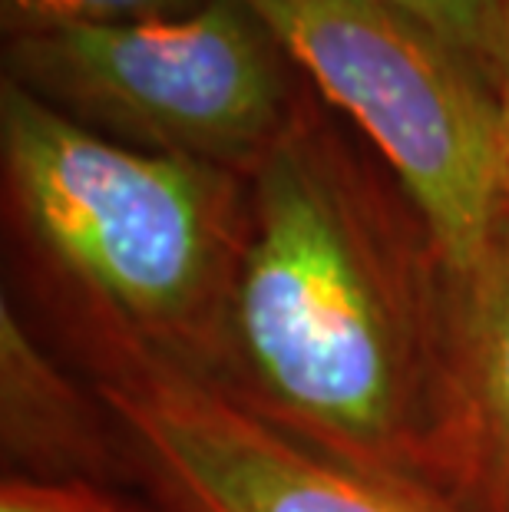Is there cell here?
<instances>
[{
	"instance_id": "obj_1",
	"label": "cell",
	"mask_w": 509,
	"mask_h": 512,
	"mask_svg": "<svg viewBox=\"0 0 509 512\" xmlns=\"http://www.w3.org/2000/svg\"><path fill=\"white\" fill-rule=\"evenodd\" d=\"M308 93L248 176L232 275L245 364L291 427L397 470L427 433L424 354L410 298L427 228L400 189Z\"/></svg>"
},
{
	"instance_id": "obj_2",
	"label": "cell",
	"mask_w": 509,
	"mask_h": 512,
	"mask_svg": "<svg viewBox=\"0 0 509 512\" xmlns=\"http://www.w3.org/2000/svg\"><path fill=\"white\" fill-rule=\"evenodd\" d=\"M0 169L17 232L80 288L143 328L189 321L248 232V176L143 152L0 83Z\"/></svg>"
},
{
	"instance_id": "obj_3",
	"label": "cell",
	"mask_w": 509,
	"mask_h": 512,
	"mask_svg": "<svg viewBox=\"0 0 509 512\" xmlns=\"http://www.w3.org/2000/svg\"><path fill=\"white\" fill-rule=\"evenodd\" d=\"M4 80L113 143L252 176L311 83L248 0L7 37Z\"/></svg>"
},
{
	"instance_id": "obj_4",
	"label": "cell",
	"mask_w": 509,
	"mask_h": 512,
	"mask_svg": "<svg viewBox=\"0 0 509 512\" xmlns=\"http://www.w3.org/2000/svg\"><path fill=\"white\" fill-rule=\"evenodd\" d=\"M314 93L377 149L447 278L470 271L506 219L493 80L387 0H248Z\"/></svg>"
},
{
	"instance_id": "obj_5",
	"label": "cell",
	"mask_w": 509,
	"mask_h": 512,
	"mask_svg": "<svg viewBox=\"0 0 509 512\" xmlns=\"http://www.w3.org/2000/svg\"><path fill=\"white\" fill-rule=\"evenodd\" d=\"M156 473L196 512H453L391 466L361 460L162 361L103 384Z\"/></svg>"
},
{
	"instance_id": "obj_6",
	"label": "cell",
	"mask_w": 509,
	"mask_h": 512,
	"mask_svg": "<svg viewBox=\"0 0 509 512\" xmlns=\"http://www.w3.org/2000/svg\"><path fill=\"white\" fill-rule=\"evenodd\" d=\"M450 364L486 470L509 496V215L470 271L447 278Z\"/></svg>"
},
{
	"instance_id": "obj_7",
	"label": "cell",
	"mask_w": 509,
	"mask_h": 512,
	"mask_svg": "<svg viewBox=\"0 0 509 512\" xmlns=\"http://www.w3.org/2000/svg\"><path fill=\"white\" fill-rule=\"evenodd\" d=\"M0 403L7 453L30 463H67L83 443V410L37 351L10 304L0 308Z\"/></svg>"
},
{
	"instance_id": "obj_8",
	"label": "cell",
	"mask_w": 509,
	"mask_h": 512,
	"mask_svg": "<svg viewBox=\"0 0 509 512\" xmlns=\"http://www.w3.org/2000/svg\"><path fill=\"white\" fill-rule=\"evenodd\" d=\"M209 0H0V34H40L57 27H113L186 17Z\"/></svg>"
},
{
	"instance_id": "obj_9",
	"label": "cell",
	"mask_w": 509,
	"mask_h": 512,
	"mask_svg": "<svg viewBox=\"0 0 509 512\" xmlns=\"http://www.w3.org/2000/svg\"><path fill=\"white\" fill-rule=\"evenodd\" d=\"M387 4L424 20L443 40L467 53L490 80L496 76L506 40L509 0H387Z\"/></svg>"
},
{
	"instance_id": "obj_10",
	"label": "cell",
	"mask_w": 509,
	"mask_h": 512,
	"mask_svg": "<svg viewBox=\"0 0 509 512\" xmlns=\"http://www.w3.org/2000/svg\"><path fill=\"white\" fill-rule=\"evenodd\" d=\"M0 512H116L103 496L83 486H43L7 479L0 493Z\"/></svg>"
},
{
	"instance_id": "obj_11",
	"label": "cell",
	"mask_w": 509,
	"mask_h": 512,
	"mask_svg": "<svg viewBox=\"0 0 509 512\" xmlns=\"http://www.w3.org/2000/svg\"><path fill=\"white\" fill-rule=\"evenodd\" d=\"M493 90H496V110H500V172H503V199L509 212V17H506L503 53L493 76Z\"/></svg>"
}]
</instances>
